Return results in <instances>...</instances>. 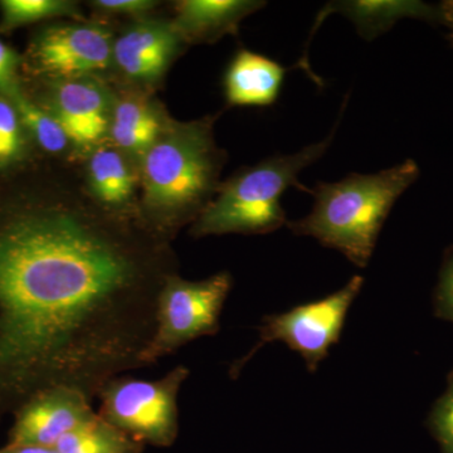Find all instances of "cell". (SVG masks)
<instances>
[{
  "instance_id": "6da1fadb",
  "label": "cell",
  "mask_w": 453,
  "mask_h": 453,
  "mask_svg": "<svg viewBox=\"0 0 453 453\" xmlns=\"http://www.w3.org/2000/svg\"><path fill=\"white\" fill-rule=\"evenodd\" d=\"M64 160L53 192L0 214V403L53 387L88 398L144 368L172 241L98 204Z\"/></svg>"
},
{
  "instance_id": "7a4b0ae2",
  "label": "cell",
  "mask_w": 453,
  "mask_h": 453,
  "mask_svg": "<svg viewBox=\"0 0 453 453\" xmlns=\"http://www.w3.org/2000/svg\"><path fill=\"white\" fill-rule=\"evenodd\" d=\"M216 120L172 119L139 160L140 216L170 241L192 226L219 192L226 153L214 140Z\"/></svg>"
},
{
  "instance_id": "3957f363",
  "label": "cell",
  "mask_w": 453,
  "mask_h": 453,
  "mask_svg": "<svg viewBox=\"0 0 453 453\" xmlns=\"http://www.w3.org/2000/svg\"><path fill=\"white\" fill-rule=\"evenodd\" d=\"M416 160L407 159L375 174H350L335 183L316 184L315 202L305 219L288 220L296 235L315 238L365 268L393 205L419 178Z\"/></svg>"
},
{
  "instance_id": "277c9868",
  "label": "cell",
  "mask_w": 453,
  "mask_h": 453,
  "mask_svg": "<svg viewBox=\"0 0 453 453\" xmlns=\"http://www.w3.org/2000/svg\"><path fill=\"white\" fill-rule=\"evenodd\" d=\"M333 139L334 133L297 153L267 157L237 170L220 183L213 201L190 226V235L266 234L288 225L283 193L291 187L311 193L300 183L299 174L326 153Z\"/></svg>"
},
{
  "instance_id": "5b68a950",
  "label": "cell",
  "mask_w": 453,
  "mask_h": 453,
  "mask_svg": "<svg viewBox=\"0 0 453 453\" xmlns=\"http://www.w3.org/2000/svg\"><path fill=\"white\" fill-rule=\"evenodd\" d=\"M232 286L234 277L226 271L202 281L169 276L157 294L153 335L142 354L144 368L193 340L216 335Z\"/></svg>"
},
{
  "instance_id": "8992f818",
  "label": "cell",
  "mask_w": 453,
  "mask_h": 453,
  "mask_svg": "<svg viewBox=\"0 0 453 453\" xmlns=\"http://www.w3.org/2000/svg\"><path fill=\"white\" fill-rule=\"evenodd\" d=\"M178 365L157 380L116 377L98 392V416L142 445L170 447L179 434L178 395L189 377Z\"/></svg>"
},
{
  "instance_id": "52a82bcc",
  "label": "cell",
  "mask_w": 453,
  "mask_h": 453,
  "mask_svg": "<svg viewBox=\"0 0 453 453\" xmlns=\"http://www.w3.org/2000/svg\"><path fill=\"white\" fill-rule=\"evenodd\" d=\"M363 285L365 277L357 275L344 288L324 299L303 303L282 314L265 316L259 326L258 342L231 366V377L237 378L259 349L273 342L288 344L305 359L310 372H316L330 347L339 342L349 309Z\"/></svg>"
},
{
  "instance_id": "ba28073f",
  "label": "cell",
  "mask_w": 453,
  "mask_h": 453,
  "mask_svg": "<svg viewBox=\"0 0 453 453\" xmlns=\"http://www.w3.org/2000/svg\"><path fill=\"white\" fill-rule=\"evenodd\" d=\"M115 35L109 26L88 20L46 27L29 46L33 71L47 81L101 77L111 71Z\"/></svg>"
},
{
  "instance_id": "9c48e42d",
  "label": "cell",
  "mask_w": 453,
  "mask_h": 453,
  "mask_svg": "<svg viewBox=\"0 0 453 453\" xmlns=\"http://www.w3.org/2000/svg\"><path fill=\"white\" fill-rule=\"evenodd\" d=\"M186 47L172 20L138 18L115 35L111 71L127 88L150 92Z\"/></svg>"
},
{
  "instance_id": "30bf717a",
  "label": "cell",
  "mask_w": 453,
  "mask_h": 453,
  "mask_svg": "<svg viewBox=\"0 0 453 453\" xmlns=\"http://www.w3.org/2000/svg\"><path fill=\"white\" fill-rule=\"evenodd\" d=\"M49 92L42 104L56 116L73 140L77 159L106 142L115 88L103 77L47 81Z\"/></svg>"
},
{
  "instance_id": "8fae6325",
  "label": "cell",
  "mask_w": 453,
  "mask_h": 453,
  "mask_svg": "<svg viewBox=\"0 0 453 453\" xmlns=\"http://www.w3.org/2000/svg\"><path fill=\"white\" fill-rule=\"evenodd\" d=\"M91 398L73 387H53L20 405L8 446L56 447L74 429L95 418Z\"/></svg>"
},
{
  "instance_id": "7c38bea8",
  "label": "cell",
  "mask_w": 453,
  "mask_h": 453,
  "mask_svg": "<svg viewBox=\"0 0 453 453\" xmlns=\"http://www.w3.org/2000/svg\"><path fill=\"white\" fill-rule=\"evenodd\" d=\"M83 177L92 198L116 213H139V162L109 140L83 159Z\"/></svg>"
},
{
  "instance_id": "4fadbf2b",
  "label": "cell",
  "mask_w": 453,
  "mask_h": 453,
  "mask_svg": "<svg viewBox=\"0 0 453 453\" xmlns=\"http://www.w3.org/2000/svg\"><path fill=\"white\" fill-rule=\"evenodd\" d=\"M170 120L168 112L150 92L127 86L115 88L107 140L139 162Z\"/></svg>"
},
{
  "instance_id": "5bb4252c",
  "label": "cell",
  "mask_w": 453,
  "mask_h": 453,
  "mask_svg": "<svg viewBox=\"0 0 453 453\" xmlns=\"http://www.w3.org/2000/svg\"><path fill=\"white\" fill-rule=\"evenodd\" d=\"M290 68L275 59L246 49L232 57L223 76L226 105L268 107L275 105L285 74Z\"/></svg>"
},
{
  "instance_id": "9a60e30c",
  "label": "cell",
  "mask_w": 453,
  "mask_h": 453,
  "mask_svg": "<svg viewBox=\"0 0 453 453\" xmlns=\"http://www.w3.org/2000/svg\"><path fill=\"white\" fill-rule=\"evenodd\" d=\"M259 0H181L175 3L172 25L187 46L214 43L237 35L241 22L264 8Z\"/></svg>"
},
{
  "instance_id": "2e32d148",
  "label": "cell",
  "mask_w": 453,
  "mask_h": 453,
  "mask_svg": "<svg viewBox=\"0 0 453 453\" xmlns=\"http://www.w3.org/2000/svg\"><path fill=\"white\" fill-rule=\"evenodd\" d=\"M332 13H342L356 26L357 33L366 41L374 40L404 18L425 20L441 26L440 5L412 0H350L333 2L319 14L314 32L325 18Z\"/></svg>"
},
{
  "instance_id": "e0dca14e",
  "label": "cell",
  "mask_w": 453,
  "mask_h": 453,
  "mask_svg": "<svg viewBox=\"0 0 453 453\" xmlns=\"http://www.w3.org/2000/svg\"><path fill=\"white\" fill-rule=\"evenodd\" d=\"M8 97L16 106L23 125H25L33 144L38 146L43 153L56 160L77 162L73 140L67 131L57 120L55 115L42 104L33 100L23 91L20 83L11 89Z\"/></svg>"
},
{
  "instance_id": "ac0fdd59",
  "label": "cell",
  "mask_w": 453,
  "mask_h": 453,
  "mask_svg": "<svg viewBox=\"0 0 453 453\" xmlns=\"http://www.w3.org/2000/svg\"><path fill=\"white\" fill-rule=\"evenodd\" d=\"M145 445L104 421L100 416L57 443L59 453H142Z\"/></svg>"
},
{
  "instance_id": "d6986e66",
  "label": "cell",
  "mask_w": 453,
  "mask_h": 453,
  "mask_svg": "<svg viewBox=\"0 0 453 453\" xmlns=\"http://www.w3.org/2000/svg\"><path fill=\"white\" fill-rule=\"evenodd\" d=\"M0 11L2 32L55 18L86 20L80 5L70 0H2Z\"/></svg>"
},
{
  "instance_id": "ffe728a7",
  "label": "cell",
  "mask_w": 453,
  "mask_h": 453,
  "mask_svg": "<svg viewBox=\"0 0 453 453\" xmlns=\"http://www.w3.org/2000/svg\"><path fill=\"white\" fill-rule=\"evenodd\" d=\"M33 146L16 106L0 95V172L26 163L31 157Z\"/></svg>"
},
{
  "instance_id": "44dd1931",
  "label": "cell",
  "mask_w": 453,
  "mask_h": 453,
  "mask_svg": "<svg viewBox=\"0 0 453 453\" xmlns=\"http://www.w3.org/2000/svg\"><path fill=\"white\" fill-rule=\"evenodd\" d=\"M426 425L441 452L453 453V371L447 375L446 390L432 405Z\"/></svg>"
},
{
  "instance_id": "7402d4cb",
  "label": "cell",
  "mask_w": 453,
  "mask_h": 453,
  "mask_svg": "<svg viewBox=\"0 0 453 453\" xmlns=\"http://www.w3.org/2000/svg\"><path fill=\"white\" fill-rule=\"evenodd\" d=\"M434 315L453 324V244L443 253L434 295Z\"/></svg>"
},
{
  "instance_id": "603a6c76",
  "label": "cell",
  "mask_w": 453,
  "mask_h": 453,
  "mask_svg": "<svg viewBox=\"0 0 453 453\" xmlns=\"http://www.w3.org/2000/svg\"><path fill=\"white\" fill-rule=\"evenodd\" d=\"M91 7L109 16H129L135 19L148 17L149 13L159 7L154 0H95Z\"/></svg>"
},
{
  "instance_id": "cb8c5ba5",
  "label": "cell",
  "mask_w": 453,
  "mask_h": 453,
  "mask_svg": "<svg viewBox=\"0 0 453 453\" xmlns=\"http://www.w3.org/2000/svg\"><path fill=\"white\" fill-rule=\"evenodd\" d=\"M20 65H22V57L0 40V95L2 96H5L19 83L18 70Z\"/></svg>"
},
{
  "instance_id": "d4e9b609",
  "label": "cell",
  "mask_w": 453,
  "mask_h": 453,
  "mask_svg": "<svg viewBox=\"0 0 453 453\" xmlns=\"http://www.w3.org/2000/svg\"><path fill=\"white\" fill-rule=\"evenodd\" d=\"M441 8V26L447 28V38L453 47V0H446L440 4Z\"/></svg>"
},
{
  "instance_id": "484cf974",
  "label": "cell",
  "mask_w": 453,
  "mask_h": 453,
  "mask_svg": "<svg viewBox=\"0 0 453 453\" xmlns=\"http://www.w3.org/2000/svg\"><path fill=\"white\" fill-rule=\"evenodd\" d=\"M9 453H59L56 447L8 446Z\"/></svg>"
},
{
  "instance_id": "4316f807",
  "label": "cell",
  "mask_w": 453,
  "mask_h": 453,
  "mask_svg": "<svg viewBox=\"0 0 453 453\" xmlns=\"http://www.w3.org/2000/svg\"><path fill=\"white\" fill-rule=\"evenodd\" d=\"M0 453H9L7 447H5V449H0Z\"/></svg>"
}]
</instances>
